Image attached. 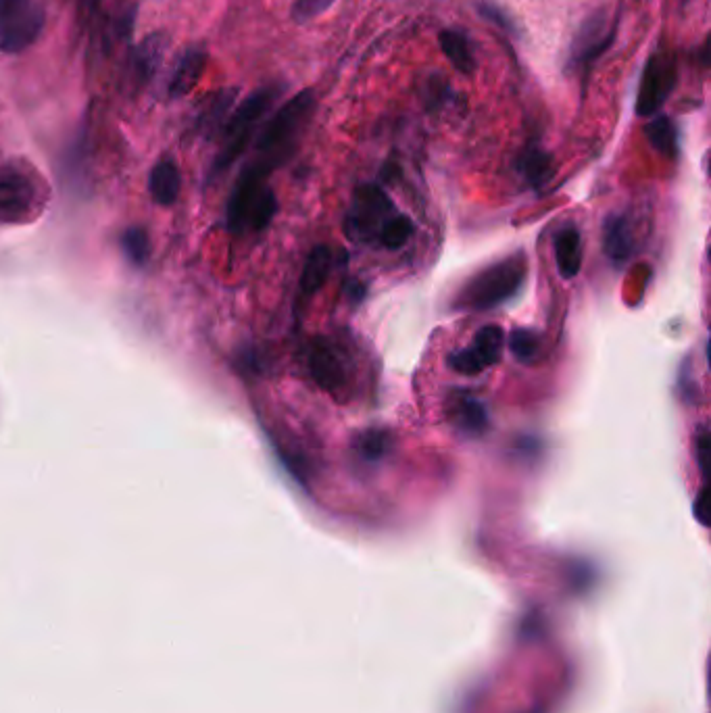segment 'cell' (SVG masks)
Wrapping results in <instances>:
<instances>
[{
	"label": "cell",
	"instance_id": "6da1fadb",
	"mask_svg": "<svg viewBox=\"0 0 711 713\" xmlns=\"http://www.w3.org/2000/svg\"><path fill=\"white\" fill-rule=\"evenodd\" d=\"M315 111L313 90H303L286 101L263 126L255 144V163L267 171H274L297 149V142L305 132Z\"/></svg>",
	"mask_w": 711,
	"mask_h": 713
},
{
	"label": "cell",
	"instance_id": "7a4b0ae2",
	"mask_svg": "<svg viewBox=\"0 0 711 713\" xmlns=\"http://www.w3.org/2000/svg\"><path fill=\"white\" fill-rule=\"evenodd\" d=\"M269 174H272V171H267L255 161L242 169L228 201L230 232H261L272 224L274 215L278 213V199L274 190L267 188L265 184Z\"/></svg>",
	"mask_w": 711,
	"mask_h": 713
},
{
	"label": "cell",
	"instance_id": "3957f363",
	"mask_svg": "<svg viewBox=\"0 0 711 713\" xmlns=\"http://www.w3.org/2000/svg\"><path fill=\"white\" fill-rule=\"evenodd\" d=\"M284 86L282 84H269V86H261L255 92H251L244 101L238 105V109L232 113V117L228 119V124L224 126V134H222V149H219L213 167H211V176H222L224 171H228L236 159L247 151V146L257 130V126L261 124V119L272 111V107L276 105L278 98L284 94Z\"/></svg>",
	"mask_w": 711,
	"mask_h": 713
},
{
	"label": "cell",
	"instance_id": "277c9868",
	"mask_svg": "<svg viewBox=\"0 0 711 713\" xmlns=\"http://www.w3.org/2000/svg\"><path fill=\"white\" fill-rule=\"evenodd\" d=\"M528 263L524 255L507 257L495 265L482 269L468 284H465L453 303L463 311H488L516 297L524 286Z\"/></svg>",
	"mask_w": 711,
	"mask_h": 713
},
{
	"label": "cell",
	"instance_id": "5b68a950",
	"mask_svg": "<svg viewBox=\"0 0 711 713\" xmlns=\"http://www.w3.org/2000/svg\"><path fill=\"white\" fill-rule=\"evenodd\" d=\"M40 207V184L34 171L19 161L0 167V224H26Z\"/></svg>",
	"mask_w": 711,
	"mask_h": 713
},
{
	"label": "cell",
	"instance_id": "8992f818",
	"mask_svg": "<svg viewBox=\"0 0 711 713\" xmlns=\"http://www.w3.org/2000/svg\"><path fill=\"white\" fill-rule=\"evenodd\" d=\"M618 36V21L611 19L609 11L599 9L582 19L566 59L568 71L586 73L614 46Z\"/></svg>",
	"mask_w": 711,
	"mask_h": 713
},
{
	"label": "cell",
	"instance_id": "52a82bcc",
	"mask_svg": "<svg viewBox=\"0 0 711 713\" xmlns=\"http://www.w3.org/2000/svg\"><path fill=\"white\" fill-rule=\"evenodd\" d=\"M395 213V203L378 184H363L357 188L345 217V232L353 242H378L382 226Z\"/></svg>",
	"mask_w": 711,
	"mask_h": 713
},
{
	"label": "cell",
	"instance_id": "ba28073f",
	"mask_svg": "<svg viewBox=\"0 0 711 713\" xmlns=\"http://www.w3.org/2000/svg\"><path fill=\"white\" fill-rule=\"evenodd\" d=\"M44 28V9L38 0H0V53L30 48Z\"/></svg>",
	"mask_w": 711,
	"mask_h": 713
},
{
	"label": "cell",
	"instance_id": "9c48e42d",
	"mask_svg": "<svg viewBox=\"0 0 711 713\" xmlns=\"http://www.w3.org/2000/svg\"><path fill=\"white\" fill-rule=\"evenodd\" d=\"M678 84V65L666 53H653L645 67L636 92V115L655 117L661 107L668 103Z\"/></svg>",
	"mask_w": 711,
	"mask_h": 713
},
{
	"label": "cell",
	"instance_id": "30bf717a",
	"mask_svg": "<svg viewBox=\"0 0 711 713\" xmlns=\"http://www.w3.org/2000/svg\"><path fill=\"white\" fill-rule=\"evenodd\" d=\"M505 347V332L497 324L482 326L470 347L453 351L447 357V367L461 376H478L488 367H493L501 361Z\"/></svg>",
	"mask_w": 711,
	"mask_h": 713
},
{
	"label": "cell",
	"instance_id": "8fae6325",
	"mask_svg": "<svg viewBox=\"0 0 711 713\" xmlns=\"http://www.w3.org/2000/svg\"><path fill=\"white\" fill-rule=\"evenodd\" d=\"M307 370L317 386L340 401V392H345L347 388V367L342 361L340 349L330 338L317 336L309 342Z\"/></svg>",
	"mask_w": 711,
	"mask_h": 713
},
{
	"label": "cell",
	"instance_id": "7c38bea8",
	"mask_svg": "<svg viewBox=\"0 0 711 713\" xmlns=\"http://www.w3.org/2000/svg\"><path fill=\"white\" fill-rule=\"evenodd\" d=\"M636 249L630 221L624 213H609L603 226V251L616 265H624Z\"/></svg>",
	"mask_w": 711,
	"mask_h": 713
},
{
	"label": "cell",
	"instance_id": "4fadbf2b",
	"mask_svg": "<svg viewBox=\"0 0 711 713\" xmlns=\"http://www.w3.org/2000/svg\"><path fill=\"white\" fill-rule=\"evenodd\" d=\"M438 44L440 51H443V55L459 73H463V76H474L478 61L474 53V42L468 32L459 28H445L438 34Z\"/></svg>",
	"mask_w": 711,
	"mask_h": 713
},
{
	"label": "cell",
	"instance_id": "5bb4252c",
	"mask_svg": "<svg viewBox=\"0 0 711 713\" xmlns=\"http://www.w3.org/2000/svg\"><path fill=\"white\" fill-rule=\"evenodd\" d=\"M205 67H207V53L203 48H188V51L178 59L174 71H171L169 76V84H167L169 96L180 98L192 92L194 86L203 78Z\"/></svg>",
	"mask_w": 711,
	"mask_h": 713
},
{
	"label": "cell",
	"instance_id": "9a60e30c",
	"mask_svg": "<svg viewBox=\"0 0 711 713\" xmlns=\"http://www.w3.org/2000/svg\"><path fill=\"white\" fill-rule=\"evenodd\" d=\"M451 420L470 436H480L490 428V415L482 401L472 397L470 392H459L449 403Z\"/></svg>",
	"mask_w": 711,
	"mask_h": 713
},
{
	"label": "cell",
	"instance_id": "2e32d148",
	"mask_svg": "<svg viewBox=\"0 0 711 713\" xmlns=\"http://www.w3.org/2000/svg\"><path fill=\"white\" fill-rule=\"evenodd\" d=\"M555 261L561 278L572 280L582 269V238L576 226L561 228L555 236Z\"/></svg>",
	"mask_w": 711,
	"mask_h": 713
},
{
	"label": "cell",
	"instance_id": "e0dca14e",
	"mask_svg": "<svg viewBox=\"0 0 711 713\" xmlns=\"http://www.w3.org/2000/svg\"><path fill=\"white\" fill-rule=\"evenodd\" d=\"M520 176L528 182L530 188L541 190L553 178V157L538 144H528L518 157Z\"/></svg>",
	"mask_w": 711,
	"mask_h": 713
},
{
	"label": "cell",
	"instance_id": "ac0fdd59",
	"mask_svg": "<svg viewBox=\"0 0 711 713\" xmlns=\"http://www.w3.org/2000/svg\"><path fill=\"white\" fill-rule=\"evenodd\" d=\"M180 186H182L180 171L174 161H161L153 167L149 178V190L159 205L163 207L174 205L180 194Z\"/></svg>",
	"mask_w": 711,
	"mask_h": 713
},
{
	"label": "cell",
	"instance_id": "d6986e66",
	"mask_svg": "<svg viewBox=\"0 0 711 713\" xmlns=\"http://www.w3.org/2000/svg\"><path fill=\"white\" fill-rule=\"evenodd\" d=\"M330 267H332V251L324 247V244H320V247H315L309 253L303 267V276H301L303 297H313L315 292L322 290V286L330 276Z\"/></svg>",
	"mask_w": 711,
	"mask_h": 713
},
{
	"label": "cell",
	"instance_id": "ffe728a7",
	"mask_svg": "<svg viewBox=\"0 0 711 713\" xmlns=\"http://www.w3.org/2000/svg\"><path fill=\"white\" fill-rule=\"evenodd\" d=\"M645 136L657 153H661L668 159L678 157V151H680L678 128L668 115H655L645 126Z\"/></svg>",
	"mask_w": 711,
	"mask_h": 713
},
{
	"label": "cell",
	"instance_id": "44dd1931",
	"mask_svg": "<svg viewBox=\"0 0 711 713\" xmlns=\"http://www.w3.org/2000/svg\"><path fill=\"white\" fill-rule=\"evenodd\" d=\"M165 46H167L165 36L157 34V36L146 38V40L136 48V53H134V71H136V76H138L140 82H146V80H151V78L155 76L159 65L163 63Z\"/></svg>",
	"mask_w": 711,
	"mask_h": 713
},
{
	"label": "cell",
	"instance_id": "7402d4cb",
	"mask_svg": "<svg viewBox=\"0 0 711 713\" xmlns=\"http://www.w3.org/2000/svg\"><path fill=\"white\" fill-rule=\"evenodd\" d=\"M236 96H238V88H224V90L215 92L199 115V128L203 132L211 134L213 130L222 126L226 115L230 113V109L236 103Z\"/></svg>",
	"mask_w": 711,
	"mask_h": 713
},
{
	"label": "cell",
	"instance_id": "603a6c76",
	"mask_svg": "<svg viewBox=\"0 0 711 713\" xmlns=\"http://www.w3.org/2000/svg\"><path fill=\"white\" fill-rule=\"evenodd\" d=\"M392 447V436L390 432L382 430V428H370L363 430L361 434H357V438L353 440V449L355 453L363 459L376 463L380 459H384L388 455Z\"/></svg>",
	"mask_w": 711,
	"mask_h": 713
},
{
	"label": "cell",
	"instance_id": "cb8c5ba5",
	"mask_svg": "<svg viewBox=\"0 0 711 713\" xmlns=\"http://www.w3.org/2000/svg\"><path fill=\"white\" fill-rule=\"evenodd\" d=\"M509 349L516 361L524 365H532L541 357V336L528 328H516L509 336Z\"/></svg>",
	"mask_w": 711,
	"mask_h": 713
},
{
	"label": "cell",
	"instance_id": "d4e9b609",
	"mask_svg": "<svg viewBox=\"0 0 711 713\" xmlns=\"http://www.w3.org/2000/svg\"><path fill=\"white\" fill-rule=\"evenodd\" d=\"M476 11L484 21L490 23V26H495L497 30H501L513 38H520V32H522L520 23L505 7L495 3V0H476Z\"/></svg>",
	"mask_w": 711,
	"mask_h": 713
},
{
	"label": "cell",
	"instance_id": "484cf974",
	"mask_svg": "<svg viewBox=\"0 0 711 713\" xmlns=\"http://www.w3.org/2000/svg\"><path fill=\"white\" fill-rule=\"evenodd\" d=\"M411 234H413V221L403 213H395L382 226V230L378 234V242L388 251H397V249L405 247Z\"/></svg>",
	"mask_w": 711,
	"mask_h": 713
},
{
	"label": "cell",
	"instance_id": "4316f807",
	"mask_svg": "<svg viewBox=\"0 0 711 713\" xmlns=\"http://www.w3.org/2000/svg\"><path fill=\"white\" fill-rule=\"evenodd\" d=\"M121 247H124L128 259L136 265H144L151 257V240L142 228H130L121 238Z\"/></svg>",
	"mask_w": 711,
	"mask_h": 713
},
{
	"label": "cell",
	"instance_id": "83f0119b",
	"mask_svg": "<svg viewBox=\"0 0 711 713\" xmlns=\"http://www.w3.org/2000/svg\"><path fill=\"white\" fill-rule=\"evenodd\" d=\"M334 3L336 0H294L290 15L299 26H305V23H311L317 17H322L328 9L334 7Z\"/></svg>",
	"mask_w": 711,
	"mask_h": 713
},
{
	"label": "cell",
	"instance_id": "f1b7e54d",
	"mask_svg": "<svg viewBox=\"0 0 711 713\" xmlns=\"http://www.w3.org/2000/svg\"><path fill=\"white\" fill-rule=\"evenodd\" d=\"M426 90H428V105H430V109H443V107H447L451 101H455V92L451 90V86L449 84H445L443 80H432L428 86H426Z\"/></svg>",
	"mask_w": 711,
	"mask_h": 713
},
{
	"label": "cell",
	"instance_id": "f546056e",
	"mask_svg": "<svg viewBox=\"0 0 711 713\" xmlns=\"http://www.w3.org/2000/svg\"><path fill=\"white\" fill-rule=\"evenodd\" d=\"M695 449H697V463L699 470L703 476H707V457H709V434L703 428L695 440Z\"/></svg>",
	"mask_w": 711,
	"mask_h": 713
},
{
	"label": "cell",
	"instance_id": "4dcf8cb0",
	"mask_svg": "<svg viewBox=\"0 0 711 713\" xmlns=\"http://www.w3.org/2000/svg\"><path fill=\"white\" fill-rule=\"evenodd\" d=\"M705 501H707V488L703 486L699 490V495H697V501H695V515H697V520L707 526V515H705Z\"/></svg>",
	"mask_w": 711,
	"mask_h": 713
}]
</instances>
